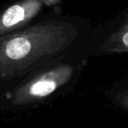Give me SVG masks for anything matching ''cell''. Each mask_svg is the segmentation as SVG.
<instances>
[{"instance_id":"6da1fadb","label":"cell","mask_w":128,"mask_h":128,"mask_svg":"<svg viewBox=\"0 0 128 128\" xmlns=\"http://www.w3.org/2000/svg\"><path fill=\"white\" fill-rule=\"evenodd\" d=\"M39 8L38 0H21L7 7L0 13V36L11 33L25 24Z\"/></svg>"},{"instance_id":"7a4b0ae2","label":"cell","mask_w":128,"mask_h":128,"mask_svg":"<svg viewBox=\"0 0 128 128\" xmlns=\"http://www.w3.org/2000/svg\"><path fill=\"white\" fill-rule=\"evenodd\" d=\"M122 41H123V43L128 47V32L125 33V34L123 35V37H122Z\"/></svg>"}]
</instances>
